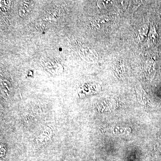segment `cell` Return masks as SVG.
Masks as SVG:
<instances>
[{"label": "cell", "instance_id": "cell-4", "mask_svg": "<svg viewBox=\"0 0 161 161\" xmlns=\"http://www.w3.org/2000/svg\"><path fill=\"white\" fill-rule=\"evenodd\" d=\"M31 3L30 1H23L21 3L19 14L21 17H25L29 14L31 10Z\"/></svg>", "mask_w": 161, "mask_h": 161}, {"label": "cell", "instance_id": "cell-3", "mask_svg": "<svg viewBox=\"0 0 161 161\" xmlns=\"http://www.w3.org/2000/svg\"><path fill=\"white\" fill-rule=\"evenodd\" d=\"M80 53L81 57L89 61L95 60L98 58V55L96 51L90 48H82L80 50Z\"/></svg>", "mask_w": 161, "mask_h": 161}, {"label": "cell", "instance_id": "cell-1", "mask_svg": "<svg viewBox=\"0 0 161 161\" xmlns=\"http://www.w3.org/2000/svg\"><path fill=\"white\" fill-rule=\"evenodd\" d=\"M44 69L47 71L54 75H59L63 71V67L61 64L57 60H49L43 63Z\"/></svg>", "mask_w": 161, "mask_h": 161}, {"label": "cell", "instance_id": "cell-5", "mask_svg": "<svg viewBox=\"0 0 161 161\" xmlns=\"http://www.w3.org/2000/svg\"><path fill=\"white\" fill-rule=\"evenodd\" d=\"M158 35L156 30L155 26L153 24H151L150 26V31L147 36L148 43L150 45H153L157 43Z\"/></svg>", "mask_w": 161, "mask_h": 161}, {"label": "cell", "instance_id": "cell-2", "mask_svg": "<svg viewBox=\"0 0 161 161\" xmlns=\"http://www.w3.org/2000/svg\"><path fill=\"white\" fill-rule=\"evenodd\" d=\"M156 64L153 58L147 59L145 63V70L148 78L152 80L156 73Z\"/></svg>", "mask_w": 161, "mask_h": 161}, {"label": "cell", "instance_id": "cell-8", "mask_svg": "<svg viewBox=\"0 0 161 161\" xmlns=\"http://www.w3.org/2000/svg\"><path fill=\"white\" fill-rule=\"evenodd\" d=\"M111 3L110 1H99L97 3V6L100 9L106 8Z\"/></svg>", "mask_w": 161, "mask_h": 161}, {"label": "cell", "instance_id": "cell-6", "mask_svg": "<svg viewBox=\"0 0 161 161\" xmlns=\"http://www.w3.org/2000/svg\"><path fill=\"white\" fill-rule=\"evenodd\" d=\"M149 27L147 24H144L141 26L138 31L137 40L139 42H142L147 38L149 33Z\"/></svg>", "mask_w": 161, "mask_h": 161}, {"label": "cell", "instance_id": "cell-7", "mask_svg": "<svg viewBox=\"0 0 161 161\" xmlns=\"http://www.w3.org/2000/svg\"><path fill=\"white\" fill-rule=\"evenodd\" d=\"M115 71L119 76L124 75L125 72V65L123 60H118L115 64Z\"/></svg>", "mask_w": 161, "mask_h": 161}]
</instances>
